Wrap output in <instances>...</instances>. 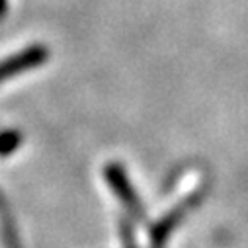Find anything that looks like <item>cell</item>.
I'll use <instances>...</instances> for the list:
<instances>
[{
  "label": "cell",
  "instance_id": "obj_3",
  "mask_svg": "<svg viewBox=\"0 0 248 248\" xmlns=\"http://www.w3.org/2000/svg\"><path fill=\"white\" fill-rule=\"evenodd\" d=\"M200 198H192L190 202H184L182 205H178L176 209H172L170 213H166L153 229H151V248H164V242L168 238V234L172 232V229L182 221L186 209H190Z\"/></svg>",
  "mask_w": 248,
  "mask_h": 248
},
{
  "label": "cell",
  "instance_id": "obj_2",
  "mask_svg": "<svg viewBox=\"0 0 248 248\" xmlns=\"http://www.w3.org/2000/svg\"><path fill=\"white\" fill-rule=\"evenodd\" d=\"M106 180L109 182L113 194L121 200L123 205L127 207V211L135 217H139V215L143 217V207H141V203H139V200H137V196L131 188L125 172H123V168L119 164H108L106 166Z\"/></svg>",
  "mask_w": 248,
  "mask_h": 248
},
{
  "label": "cell",
  "instance_id": "obj_1",
  "mask_svg": "<svg viewBox=\"0 0 248 248\" xmlns=\"http://www.w3.org/2000/svg\"><path fill=\"white\" fill-rule=\"evenodd\" d=\"M47 57V51L39 45H33L30 49H24L18 55H12L4 61H0V84L6 82L8 78H12L14 75L26 73L37 65H41Z\"/></svg>",
  "mask_w": 248,
  "mask_h": 248
},
{
  "label": "cell",
  "instance_id": "obj_5",
  "mask_svg": "<svg viewBox=\"0 0 248 248\" xmlns=\"http://www.w3.org/2000/svg\"><path fill=\"white\" fill-rule=\"evenodd\" d=\"M119 231H121V240H123V248H137L135 244V236H133V229L129 223L121 221L119 225Z\"/></svg>",
  "mask_w": 248,
  "mask_h": 248
},
{
  "label": "cell",
  "instance_id": "obj_4",
  "mask_svg": "<svg viewBox=\"0 0 248 248\" xmlns=\"http://www.w3.org/2000/svg\"><path fill=\"white\" fill-rule=\"evenodd\" d=\"M22 145V133L16 129H8L0 133V156H8L14 151H18Z\"/></svg>",
  "mask_w": 248,
  "mask_h": 248
}]
</instances>
